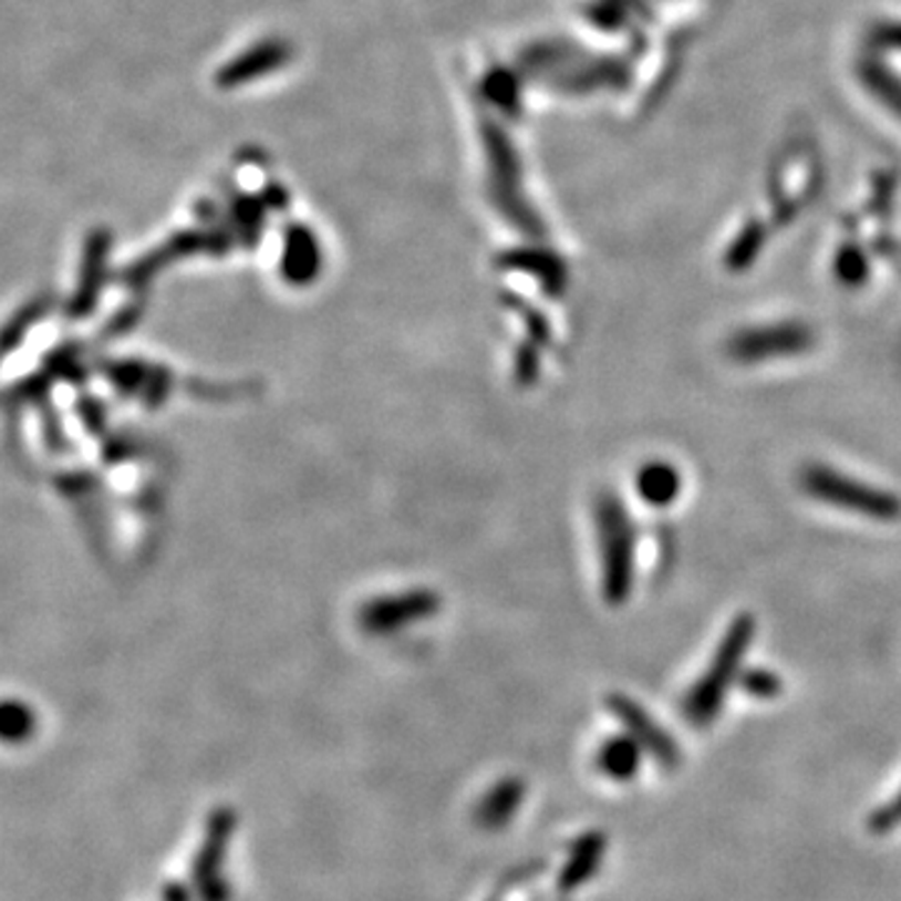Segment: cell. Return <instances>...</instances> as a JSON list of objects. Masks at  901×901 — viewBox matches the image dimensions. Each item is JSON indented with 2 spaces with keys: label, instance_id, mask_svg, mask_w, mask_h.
<instances>
[{
  "label": "cell",
  "instance_id": "6da1fadb",
  "mask_svg": "<svg viewBox=\"0 0 901 901\" xmlns=\"http://www.w3.org/2000/svg\"><path fill=\"white\" fill-rule=\"evenodd\" d=\"M756 624L749 613H742L732 621L726 634L718 641V646L712 656V664L702 674V679L692 686L686 694L684 714L696 728H704L714 722L722 712L726 694L732 692L739 676V669L744 664L746 654H749L754 641Z\"/></svg>",
  "mask_w": 901,
  "mask_h": 901
},
{
  "label": "cell",
  "instance_id": "7a4b0ae2",
  "mask_svg": "<svg viewBox=\"0 0 901 901\" xmlns=\"http://www.w3.org/2000/svg\"><path fill=\"white\" fill-rule=\"evenodd\" d=\"M593 521H597L603 597L619 607L634 589V524H631L624 501L609 491L597 498Z\"/></svg>",
  "mask_w": 901,
  "mask_h": 901
},
{
  "label": "cell",
  "instance_id": "3957f363",
  "mask_svg": "<svg viewBox=\"0 0 901 901\" xmlns=\"http://www.w3.org/2000/svg\"><path fill=\"white\" fill-rule=\"evenodd\" d=\"M801 488L817 501L833 506V509L867 516L874 521H894L901 516L899 496L884 488L869 486L859 478L837 472L829 466H807L801 472Z\"/></svg>",
  "mask_w": 901,
  "mask_h": 901
},
{
  "label": "cell",
  "instance_id": "277c9868",
  "mask_svg": "<svg viewBox=\"0 0 901 901\" xmlns=\"http://www.w3.org/2000/svg\"><path fill=\"white\" fill-rule=\"evenodd\" d=\"M484 131V148L488 158V190H491V198L496 208L511 220L516 228L521 231L539 236L541 234V220L536 218L534 208L526 204V198L521 194V180H519V160H516L514 146L506 138V133L496 126L494 121L481 123Z\"/></svg>",
  "mask_w": 901,
  "mask_h": 901
},
{
  "label": "cell",
  "instance_id": "5b68a950",
  "mask_svg": "<svg viewBox=\"0 0 901 901\" xmlns=\"http://www.w3.org/2000/svg\"><path fill=\"white\" fill-rule=\"evenodd\" d=\"M817 343V335L807 323L784 321L769 325H752V329L736 331L726 343L728 356L739 363H762L769 359L797 356L807 353Z\"/></svg>",
  "mask_w": 901,
  "mask_h": 901
},
{
  "label": "cell",
  "instance_id": "8992f818",
  "mask_svg": "<svg viewBox=\"0 0 901 901\" xmlns=\"http://www.w3.org/2000/svg\"><path fill=\"white\" fill-rule=\"evenodd\" d=\"M609 708L611 714L624 724L626 734L634 736L641 744V749L649 752L654 759L666 766V769H674L679 764V746L671 739V734L666 728H661L654 718L649 716L646 708H641L634 698H629L624 694H613L609 696Z\"/></svg>",
  "mask_w": 901,
  "mask_h": 901
},
{
  "label": "cell",
  "instance_id": "52a82bcc",
  "mask_svg": "<svg viewBox=\"0 0 901 901\" xmlns=\"http://www.w3.org/2000/svg\"><path fill=\"white\" fill-rule=\"evenodd\" d=\"M291 55L293 48L289 41H283V38H268V41L256 43L241 55L228 61L224 69L216 73V83L226 91L238 89V85H248L256 79H263V75H271L278 69H283V65L291 61Z\"/></svg>",
  "mask_w": 901,
  "mask_h": 901
},
{
  "label": "cell",
  "instance_id": "ba28073f",
  "mask_svg": "<svg viewBox=\"0 0 901 901\" xmlns=\"http://www.w3.org/2000/svg\"><path fill=\"white\" fill-rule=\"evenodd\" d=\"M636 494L651 509H666L682 494V474L666 462H649L636 472Z\"/></svg>",
  "mask_w": 901,
  "mask_h": 901
},
{
  "label": "cell",
  "instance_id": "9c48e42d",
  "mask_svg": "<svg viewBox=\"0 0 901 901\" xmlns=\"http://www.w3.org/2000/svg\"><path fill=\"white\" fill-rule=\"evenodd\" d=\"M319 244L315 236L303 226H291L286 234V251H283V273L291 278L293 283H305L309 278L319 271Z\"/></svg>",
  "mask_w": 901,
  "mask_h": 901
},
{
  "label": "cell",
  "instance_id": "30bf717a",
  "mask_svg": "<svg viewBox=\"0 0 901 901\" xmlns=\"http://www.w3.org/2000/svg\"><path fill=\"white\" fill-rule=\"evenodd\" d=\"M641 744L634 736H611V739L599 749V769L617 781L634 779L641 769Z\"/></svg>",
  "mask_w": 901,
  "mask_h": 901
},
{
  "label": "cell",
  "instance_id": "8fae6325",
  "mask_svg": "<svg viewBox=\"0 0 901 901\" xmlns=\"http://www.w3.org/2000/svg\"><path fill=\"white\" fill-rule=\"evenodd\" d=\"M603 847H607V841H603V837H599V833H589V837H583L577 843V849H573L567 869H563L561 889L581 887L583 881H587L593 871H597L599 861L603 857Z\"/></svg>",
  "mask_w": 901,
  "mask_h": 901
},
{
  "label": "cell",
  "instance_id": "7c38bea8",
  "mask_svg": "<svg viewBox=\"0 0 901 901\" xmlns=\"http://www.w3.org/2000/svg\"><path fill=\"white\" fill-rule=\"evenodd\" d=\"M514 266L524 268V271H534L536 276H541L543 289L549 293L563 291V263L559 258H553L551 253H539V251H516L514 253Z\"/></svg>",
  "mask_w": 901,
  "mask_h": 901
},
{
  "label": "cell",
  "instance_id": "4fadbf2b",
  "mask_svg": "<svg viewBox=\"0 0 901 901\" xmlns=\"http://www.w3.org/2000/svg\"><path fill=\"white\" fill-rule=\"evenodd\" d=\"M484 95L488 103H494L504 113H516V108H519V83L509 71L498 69L488 73L484 79Z\"/></svg>",
  "mask_w": 901,
  "mask_h": 901
},
{
  "label": "cell",
  "instance_id": "5bb4252c",
  "mask_svg": "<svg viewBox=\"0 0 901 901\" xmlns=\"http://www.w3.org/2000/svg\"><path fill=\"white\" fill-rule=\"evenodd\" d=\"M762 238H764V231L759 226L756 224H752L749 228H746V231L736 238V244L732 246V251H728V266L734 268V271H742V268H746L749 266L754 258H756V253H759V248H762Z\"/></svg>",
  "mask_w": 901,
  "mask_h": 901
},
{
  "label": "cell",
  "instance_id": "9a60e30c",
  "mask_svg": "<svg viewBox=\"0 0 901 901\" xmlns=\"http://www.w3.org/2000/svg\"><path fill=\"white\" fill-rule=\"evenodd\" d=\"M519 797H521V786L516 781L498 786V789L491 794V799H488V804H486V819H491L496 824H498V819L504 821L516 809Z\"/></svg>",
  "mask_w": 901,
  "mask_h": 901
},
{
  "label": "cell",
  "instance_id": "2e32d148",
  "mask_svg": "<svg viewBox=\"0 0 901 901\" xmlns=\"http://www.w3.org/2000/svg\"><path fill=\"white\" fill-rule=\"evenodd\" d=\"M837 276H839V281L847 286L864 283V278H867L864 253L857 251V248H843L837 258Z\"/></svg>",
  "mask_w": 901,
  "mask_h": 901
},
{
  "label": "cell",
  "instance_id": "e0dca14e",
  "mask_svg": "<svg viewBox=\"0 0 901 901\" xmlns=\"http://www.w3.org/2000/svg\"><path fill=\"white\" fill-rule=\"evenodd\" d=\"M739 684L744 686V692H749L752 696H759V698H771L781 692L779 676L771 674V671H766V669L746 671V674H742Z\"/></svg>",
  "mask_w": 901,
  "mask_h": 901
},
{
  "label": "cell",
  "instance_id": "ac0fdd59",
  "mask_svg": "<svg viewBox=\"0 0 901 901\" xmlns=\"http://www.w3.org/2000/svg\"><path fill=\"white\" fill-rule=\"evenodd\" d=\"M899 824H901V794L894 801L887 804L884 809H879L874 814V819H871V827H874L877 831H889V829L899 827Z\"/></svg>",
  "mask_w": 901,
  "mask_h": 901
}]
</instances>
